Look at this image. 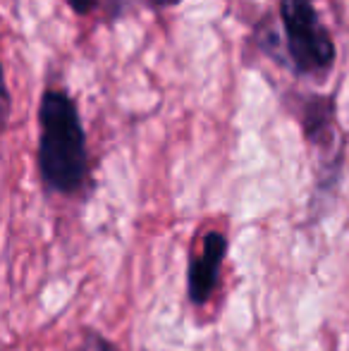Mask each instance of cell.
<instances>
[{"label": "cell", "mask_w": 349, "mask_h": 351, "mask_svg": "<svg viewBox=\"0 0 349 351\" xmlns=\"http://www.w3.org/2000/svg\"><path fill=\"white\" fill-rule=\"evenodd\" d=\"M146 3H149L151 8H175L182 0H146Z\"/></svg>", "instance_id": "6"}, {"label": "cell", "mask_w": 349, "mask_h": 351, "mask_svg": "<svg viewBox=\"0 0 349 351\" xmlns=\"http://www.w3.org/2000/svg\"><path fill=\"white\" fill-rule=\"evenodd\" d=\"M287 62L299 77L326 79L335 65V43L313 0H280Z\"/></svg>", "instance_id": "2"}, {"label": "cell", "mask_w": 349, "mask_h": 351, "mask_svg": "<svg viewBox=\"0 0 349 351\" xmlns=\"http://www.w3.org/2000/svg\"><path fill=\"white\" fill-rule=\"evenodd\" d=\"M65 3L70 5L75 14H88L96 8V0H65Z\"/></svg>", "instance_id": "5"}, {"label": "cell", "mask_w": 349, "mask_h": 351, "mask_svg": "<svg viewBox=\"0 0 349 351\" xmlns=\"http://www.w3.org/2000/svg\"><path fill=\"white\" fill-rule=\"evenodd\" d=\"M80 351H115V349H112L103 337H98V335H91V337H88L86 342L82 344Z\"/></svg>", "instance_id": "4"}, {"label": "cell", "mask_w": 349, "mask_h": 351, "mask_svg": "<svg viewBox=\"0 0 349 351\" xmlns=\"http://www.w3.org/2000/svg\"><path fill=\"white\" fill-rule=\"evenodd\" d=\"M225 251H228V241L220 232H208L201 246L199 256H194L189 263V273H186V289H189V301L194 304H206L208 296L213 294L215 285H218L220 265H223Z\"/></svg>", "instance_id": "3"}, {"label": "cell", "mask_w": 349, "mask_h": 351, "mask_svg": "<svg viewBox=\"0 0 349 351\" xmlns=\"http://www.w3.org/2000/svg\"><path fill=\"white\" fill-rule=\"evenodd\" d=\"M38 172L48 189L77 194L88 172L80 108L67 91L48 88L38 106Z\"/></svg>", "instance_id": "1"}]
</instances>
